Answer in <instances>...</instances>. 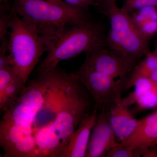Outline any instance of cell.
I'll return each instance as SVG.
<instances>
[{"instance_id":"44dd1931","label":"cell","mask_w":157,"mask_h":157,"mask_svg":"<svg viewBox=\"0 0 157 157\" xmlns=\"http://www.w3.org/2000/svg\"><path fill=\"white\" fill-rule=\"evenodd\" d=\"M118 0H98V4L96 6L100 11L113 4H117Z\"/></svg>"},{"instance_id":"5bb4252c","label":"cell","mask_w":157,"mask_h":157,"mask_svg":"<svg viewBox=\"0 0 157 157\" xmlns=\"http://www.w3.org/2000/svg\"><path fill=\"white\" fill-rule=\"evenodd\" d=\"M134 90L122 103L129 107L136 104L141 110L157 107V82L146 78H140L135 82Z\"/></svg>"},{"instance_id":"30bf717a","label":"cell","mask_w":157,"mask_h":157,"mask_svg":"<svg viewBox=\"0 0 157 157\" xmlns=\"http://www.w3.org/2000/svg\"><path fill=\"white\" fill-rule=\"evenodd\" d=\"M121 143L117 139L105 110L99 111L91 132L86 157H105L110 149Z\"/></svg>"},{"instance_id":"7c38bea8","label":"cell","mask_w":157,"mask_h":157,"mask_svg":"<svg viewBox=\"0 0 157 157\" xmlns=\"http://www.w3.org/2000/svg\"><path fill=\"white\" fill-rule=\"evenodd\" d=\"M99 112L95 107L78 125L63 151L61 157H86L91 132Z\"/></svg>"},{"instance_id":"4fadbf2b","label":"cell","mask_w":157,"mask_h":157,"mask_svg":"<svg viewBox=\"0 0 157 157\" xmlns=\"http://www.w3.org/2000/svg\"><path fill=\"white\" fill-rule=\"evenodd\" d=\"M135 148L148 150L157 145V111L140 120L125 143Z\"/></svg>"},{"instance_id":"6da1fadb","label":"cell","mask_w":157,"mask_h":157,"mask_svg":"<svg viewBox=\"0 0 157 157\" xmlns=\"http://www.w3.org/2000/svg\"><path fill=\"white\" fill-rule=\"evenodd\" d=\"M12 11L36 28L46 43L65 29L91 21L88 11L46 0H11Z\"/></svg>"},{"instance_id":"ffe728a7","label":"cell","mask_w":157,"mask_h":157,"mask_svg":"<svg viewBox=\"0 0 157 157\" xmlns=\"http://www.w3.org/2000/svg\"><path fill=\"white\" fill-rule=\"evenodd\" d=\"M69 5L88 11L91 6L96 7L98 0H63Z\"/></svg>"},{"instance_id":"e0dca14e","label":"cell","mask_w":157,"mask_h":157,"mask_svg":"<svg viewBox=\"0 0 157 157\" xmlns=\"http://www.w3.org/2000/svg\"><path fill=\"white\" fill-rule=\"evenodd\" d=\"M24 86L17 77L0 87V110L5 113L13 106Z\"/></svg>"},{"instance_id":"2e32d148","label":"cell","mask_w":157,"mask_h":157,"mask_svg":"<svg viewBox=\"0 0 157 157\" xmlns=\"http://www.w3.org/2000/svg\"><path fill=\"white\" fill-rule=\"evenodd\" d=\"M135 25L149 41L157 29V8L147 7L130 14Z\"/></svg>"},{"instance_id":"9a60e30c","label":"cell","mask_w":157,"mask_h":157,"mask_svg":"<svg viewBox=\"0 0 157 157\" xmlns=\"http://www.w3.org/2000/svg\"><path fill=\"white\" fill-rule=\"evenodd\" d=\"M142 78L157 82V58L152 52H149L142 61L135 65L127 78L124 90L133 87L135 82Z\"/></svg>"},{"instance_id":"7402d4cb","label":"cell","mask_w":157,"mask_h":157,"mask_svg":"<svg viewBox=\"0 0 157 157\" xmlns=\"http://www.w3.org/2000/svg\"><path fill=\"white\" fill-rule=\"evenodd\" d=\"M48 2L54 4H59L62 3L63 2V0H47Z\"/></svg>"},{"instance_id":"3957f363","label":"cell","mask_w":157,"mask_h":157,"mask_svg":"<svg viewBox=\"0 0 157 157\" xmlns=\"http://www.w3.org/2000/svg\"><path fill=\"white\" fill-rule=\"evenodd\" d=\"M14 13L9 33V55L12 67L24 87L47 47L36 26Z\"/></svg>"},{"instance_id":"7a4b0ae2","label":"cell","mask_w":157,"mask_h":157,"mask_svg":"<svg viewBox=\"0 0 157 157\" xmlns=\"http://www.w3.org/2000/svg\"><path fill=\"white\" fill-rule=\"evenodd\" d=\"M106 37L102 27L92 21L68 27L47 43V55L37 70L38 75L54 70L62 61L106 47Z\"/></svg>"},{"instance_id":"5b68a950","label":"cell","mask_w":157,"mask_h":157,"mask_svg":"<svg viewBox=\"0 0 157 157\" xmlns=\"http://www.w3.org/2000/svg\"><path fill=\"white\" fill-rule=\"evenodd\" d=\"M101 12L109 20L106 47L137 60L150 51L149 41L140 33L131 14L123 8L118 7L117 4H113Z\"/></svg>"},{"instance_id":"603a6c76","label":"cell","mask_w":157,"mask_h":157,"mask_svg":"<svg viewBox=\"0 0 157 157\" xmlns=\"http://www.w3.org/2000/svg\"><path fill=\"white\" fill-rule=\"evenodd\" d=\"M152 52L155 55V56L157 58V42L156 43L155 45L154 50Z\"/></svg>"},{"instance_id":"52a82bcc","label":"cell","mask_w":157,"mask_h":157,"mask_svg":"<svg viewBox=\"0 0 157 157\" xmlns=\"http://www.w3.org/2000/svg\"><path fill=\"white\" fill-rule=\"evenodd\" d=\"M75 73L91 96L99 111L122 101L125 80L112 78L81 66Z\"/></svg>"},{"instance_id":"ba28073f","label":"cell","mask_w":157,"mask_h":157,"mask_svg":"<svg viewBox=\"0 0 157 157\" xmlns=\"http://www.w3.org/2000/svg\"><path fill=\"white\" fill-rule=\"evenodd\" d=\"M85 53V59L81 67L125 82L137 63V60L107 47L94 48Z\"/></svg>"},{"instance_id":"ac0fdd59","label":"cell","mask_w":157,"mask_h":157,"mask_svg":"<svg viewBox=\"0 0 157 157\" xmlns=\"http://www.w3.org/2000/svg\"><path fill=\"white\" fill-rule=\"evenodd\" d=\"M146 151L143 149L135 148L121 143L110 149L105 157H143Z\"/></svg>"},{"instance_id":"d6986e66","label":"cell","mask_w":157,"mask_h":157,"mask_svg":"<svg viewBox=\"0 0 157 157\" xmlns=\"http://www.w3.org/2000/svg\"><path fill=\"white\" fill-rule=\"evenodd\" d=\"M123 1L122 7L130 14L145 7L157 8V0H123Z\"/></svg>"},{"instance_id":"277c9868","label":"cell","mask_w":157,"mask_h":157,"mask_svg":"<svg viewBox=\"0 0 157 157\" xmlns=\"http://www.w3.org/2000/svg\"><path fill=\"white\" fill-rule=\"evenodd\" d=\"M91 96L75 73H68L53 123L62 147L61 154L82 121L95 108Z\"/></svg>"},{"instance_id":"8fae6325","label":"cell","mask_w":157,"mask_h":157,"mask_svg":"<svg viewBox=\"0 0 157 157\" xmlns=\"http://www.w3.org/2000/svg\"><path fill=\"white\" fill-rule=\"evenodd\" d=\"M105 110L118 141L125 143L136 129L138 120L122 101L111 104Z\"/></svg>"},{"instance_id":"9c48e42d","label":"cell","mask_w":157,"mask_h":157,"mask_svg":"<svg viewBox=\"0 0 157 157\" xmlns=\"http://www.w3.org/2000/svg\"><path fill=\"white\" fill-rule=\"evenodd\" d=\"M2 157H39L33 132L2 117L0 123Z\"/></svg>"},{"instance_id":"8992f818","label":"cell","mask_w":157,"mask_h":157,"mask_svg":"<svg viewBox=\"0 0 157 157\" xmlns=\"http://www.w3.org/2000/svg\"><path fill=\"white\" fill-rule=\"evenodd\" d=\"M56 69L39 74L21 90L13 106L3 117L33 131L37 114L44 105L55 80Z\"/></svg>"}]
</instances>
